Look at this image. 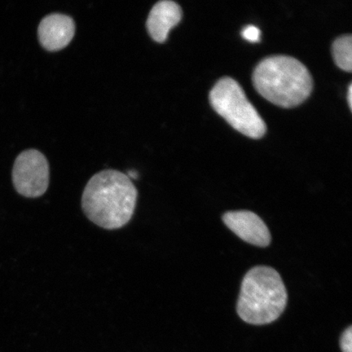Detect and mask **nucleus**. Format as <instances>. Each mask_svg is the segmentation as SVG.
<instances>
[{"label":"nucleus","instance_id":"f257e3e1","mask_svg":"<svg viewBox=\"0 0 352 352\" xmlns=\"http://www.w3.org/2000/svg\"><path fill=\"white\" fill-rule=\"evenodd\" d=\"M138 192L131 179L116 170H104L89 179L82 208L88 219L104 230L124 227L133 217Z\"/></svg>","mask_w":352,"mask_h":352},{"label":"nucleus","instance_id":"f03ea898","mask_svg":"<svg viewBox=\"0 0 352 352\" xmlns=\"http://www.w3.org/2000/svg\"><path fill=\"white\" fill-rule=\"evenodd\" d=\"M253 82L259 94L283 108L298 107L308 98L314 87L305 65L287 56L263 59L254 69Z\"/></svg>","mask_w":352,"mask_h":352},{"label":"nucleus","instance_id":"7ed1b4c3","mask_svg":"<svg viewBox=\"0 0 352 352\" xmlns=\"http://www.w3.org/2000/svg\"><path fill=\"white\" fill-rule=\"evenodd\" d=\"M287 298L278 272L270 267H254L242 280L237 314L250 324H270L283 314Z\"/></svg>","mask_w":352,"mask_h":352},{"label":"nucleus","instance_id":"20e7f679","mask_svg":"<svg viewBox=\"0 0 352 352\" xmlns=\"http://www.w3.org/2000/svg\"><path fill=\"white\" fill-rule=\"evenodd\" d=\"M210 101L215 111L241 133L253 139L266 133L265 122L234 79H220L210 91Z\"/></svg>","mask_w":352,"mask_h":352},{"label":"nucleus","instance_id":"39448f33","mask_svg":"<svg viewBox=\"0 0 352 352\" xmlns=\"http://www.w3.org/2000/svg\"><path fill=\"white\" fill-rule=\"evenodd\" d=\"M50 164L37 149H28L16 158L12 168V183L17 192L28 198L41 197L50 186Z\"/></svg>","mask_w":352,"mask_h":352},{"label":"nucleus","instance_id":"423d86ee","mask_svg":"<svg viewBox=\"0 0 352 352\" xmlns=\"http://www.w3.org/2000/svg\"><path fill=\"white\" fill-rule=\"evenodd\" d=\"M223 221L230 230L248 243L266 248L271 242L270 230L256 214L249 210L228 211Z\"/></svg>","mask_w":352,"mask_h":352},{"label":"nucleus","instance_id":"0eeeda50","mask_svg":"<svg viewBox=\"0 0 352 352\" xmlns=\"http://www.w3.org/2000/svg\"><path fill=\"white\" fill-rule=\"evenodd\" d=\"M76 33V23L68 15L51 13L43 17L38 28L39 42L48 51H58L68 45Z\"/></svg>","mask_w":352,"mask_h":352},{"label":"nucleus","instance_id":"6e6552de","mask_svg":"<svg viewBox=\"0 0 352 352\" xmlns=\"http://www.w3.org/2000/svg\"><path fill=\"white\" fill-rule=\"evenodd\" d=\"M182 19V10L177 3L162 0L154 4L149 12L146 28L154 41L164 43L170 30Z\"/></svg>","mask_w":352,"mask_h":352},{"label":"nucleus","instance_id":"1a4fd4ad","mask_svg":"<svg viewBox=\"0 0 352 352\" xmlns=\"http://www.w3.org/2000/svg\"><path fill=\"white\" fill-rule=\"evenodd\" d=\"M333 56L336 65L344 72L352 69V38L351 35H343L333 43Z\"/></svg>","mask_w":352,"mask_h":352},{"label":"nucleus","instance_id":"9d476101","mask_svg":"<svg viewBox=\"0 0 352 352\" xmlns=\"http://www.w3.org/2000/svg\"><path fill=\"white\" fill-rule=\"evenodd\" d=\"M242 37L250 43H258L261 41V32L256 26L248 25L242 30Z\"/></svg>","mask_w":352,"mask_h":352},{"label":"nucleus","instance_id":"9b49d317","mask_svg":"<svg viewBox=\"0 0 352 352\" xmlns=\"http://www.w3.org/2000/svg\"><path fill=\"white\" fill-rule=\"evenodd\" d=\"M342 352H352V327H349L342 333L340 340Z\"/></svg>","mask_w":352,"mask_h":352},{"label":"nucleus","instance_id":"f8f14e48","mask_svg":"<svg viewBox=\"0 0 352 352\" xmlns=\"http://www.w3.org/2000/svg\"><path fill=\"white\" fill-rule=\"evenodd\" d=\"M347 100H349V107L352 109V85L349 87V94H347Z\"/></svg>","mask_w":352,"mask_h":352},{"label":"nucleus","instance_id":"ddd939ff","mask_svg":"<svg viewBox=\"0 0 352 352\" xmlns=\"http://www.w3.org/2000/svg\"><path fill=\"white\" fill-rule=\"evenodd\" d=\"M130 178H134L136 179V176H138V173H135V171H129V175H126Z\"/></svg>","mask_w":352,"mask_h":352}]
</instances>
